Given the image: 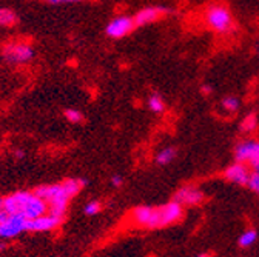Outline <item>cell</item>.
Returning <instances> with one entry per match:
<instances>
[{
	"mask_svg": "<svg viewBox=\"0 0 259 257\" xmlns=\"http://www.w3.org/2000/svg\"><path fill=\"white\" fill-rule=\"evenodd\" d=\"M83 2V0H60V4H79Z\"/></svg>",
	"mask_w": 259,
	"mask_h": 257,
	"instance_id": "obj_24",
	"label": "cell"
},
{
	"mask_svg": "<svg viewBox=\"0 0 259 257\" xmlns=\"http://www.w3.org/2000/svg\"><path fill=\"white\" fill-rule=\"evenodd\" d=\"M250 168L247 164H242V162H235L233 165L227 167V170L224 171V177L232 182V183H236V185H242V186H247L248 183V179H250Z\"/></svg>",
	"mask_w": 259,
	"mask_h": 257,
	"instance_id": "obj_11",
	"label": "cell"
},
{
	"mask_svg": "<svg viewBox=\"0 0 259 257\" xmlns=\"http://www.w3.org/2000/svg\"><path fill=\"white\" fill-rule=\"evenodd\" d=\"M85 183L83 179H65L59 183L37 186L34 192L48 203L50 213L65 217L70 200L79 194Z\"/></svg>",
	"mask_w": 259,
	"mask_h": 257,
	"instance_id": "obj_2",
	"label": "cell"
},
{
	"mask_svg": "<svg viewBox=\"0 0 259 257\" xmlns=\"http://www.w3.org/2000/svg\"><path fill=\"white\" fill-rule=\"evenodd\" d=\"M176 156H178V151H176V148H173V146H167V148H164V149H160L157 154H156V164L157 165H168V164H171L173 160L176 159Z\"/></svg>",
	"mask_w": 259,
	"mask_h": 257,
	"instance_id": "obj_14",
	"label": "cell"
},
{
	"mask_svg": "<svg viewBox=\"0 0 259 257\" xmlns=\"http://www.w3.org/2000/svg\"><path fill=\"white\" fill-rule=\"evenodd\" d=\"M47 4H51V5H56V4H60V0H44Z\"/></svg>",
	"mask_w": 259,
	"mask_h": 257,
	"instance_id": "obj_26",
	"label": "cell"
},
{
	"mask_svg": "<svg viewBox=\"0 0 259 257\" xmlns=\"http://www.w3.org/2000/svg\"><path fill=\"white\" fill-rule=\"evenodd\" d=\"M256 240H257V233H256L254 230H245V231L239 236L238 243H239V246H242V248H250V246H253V245L256 243Z\"/></svg>",
	"mask_w": 259,
	"mask_h": 257,
	"instance_id": "obj_16",
	"label": "cell"
},
{
	"mask_svg": "<svg viewBox=\"0 0 259 257\" xmlns=\"http://www.w3.org/2000/svg\"><path fill=\"white\" fill-rule=\"evenodd\" d=\"M184 217V207L171 200L160 207H138L130 213L133 225L145 230L165 228L178 223Z\"/></svg>",
	"mask_w": 259,
	"mask_h": 257,
	"instance_id": "obj_1",
	"label": "cell"
},
{
	"mask_svg": "<svg viewBox=\"0 0 259 257\" xmlns=\"http://www.w3.org/2000/svg\"><path fill=\"white\" fill-rule=\"evenodd\" d=\"M167 13H168V10L165 7H147V8L141 10L139 13H136V16L133 19H135L136 28H138V26H145L148 23H153V22L159 20L162 16H165Z\"/></svg>",
	"mask_w": 259,
	"mask_h": 257,
	"instance_id": "obj_12",
	"label": "cell"
},
{
	"mask_svg": "<svg viewBox=\"0 0 259 257\" xmlns=\"http://www.w3.org/2000/svg\"><path fill=\"white\" fill-rule=\"evenodd\" d=\"M198 257H211V255H208V254H199Z\"/></svg>",
	"mask_w": 259,
	"mask_h": 257,
	"instance_id": "obj_27",
	"label": "cell"
},
{
	"mask_svg": "<svg viewBox=\"0 0 259 257\" xmlns=\"http://www.w3.org/2000/svg\"><path fill=\"white\" fill-rule=\"evenodd\" d=\"M236 162L247 164L253 173H259V142L257 140H244L235 148Z\"/></svg>",
	"mask_w": 259,
	"mask_h": 257,
	"instance_id": "obj_6",
	"label": "cell"
},
{
	"mask_svg": "<svg viewBox=\"0 0 259 257\" xmlns=\"http://www.w3.org/2000/svg\"><path fill=\"white\" fill-rule=\"evenodd\" d=\"M204 199H205L204 192L198 186H193V185L179 188L173 196V200L178 202L181 207H196V205H201Z\"/></svg>",
	"mask_w": 259,
	"mask_h": 257,
	"instance_id": "obj_10",
	"label": "cell"
},
{
	"mask_svg": "<svg viewBox=\"0 0 259 257\" xmlns=\"http://www.w3.org/2000/svg\"><path fill=\"white\" fill-rule=\"evenodd\" d=\"M247 186L254 192V194H259V173H253L251 171Z\"/></svg>",
	"mask_w": 259,
	"mask_h": 257,
	"instance_id": "obj_21",
	"label": "cell"
},
{
	"mask_svg": "<svg viewBox=\"0 0 259 257\" xmlns=\"http://www.w3.org/2000/svg\"><path fill=\"white\" fill-rule=\"evenodd\" d=\"M222 107H224V110H227V111L235 113V111L239 108V99L235 97V95H229V97H225V99L222 100Z\"/></svg>",
	"mask_w": 259,
	"mask_h": 257,
	"instance_id": "obj_18",
	"label": "cell"
},
{
	"mask_svg": "<svg viewBox=\"0 0 259 257\" xmlns=\"http://www.w3.org/2000/svg\"><path fill=\"white\" fill-rule=\"evenodd\" d=\"M63 222L62 216L47 213L44 216H39L36 219L26 220V231L28 233H45V231H53L57 227H60V223Z\"/></svg>",
	"mask_w": 259,
	"mask_h": 257,
	"instance_id": "obj_8",
	"label": "cell"
},
{
	"mask_svg": "<svg viewBox=\"0 0 259 257\" xmlns=\"http://www.w3.org/2000/svg\"><path fill=\"white\" fill-rule=\"evenodd\" d=\"M63 116H65V119H67V120H68L70 123H73V125H79V123H82V122L85 120L83 114H82L79 110H74V108L65 110Z\"/></svg>",
	"mask_w": 259,
	"mask_h": 257,
	"instance_id": "obj_17",
	"label": "cell"
},
{
	"mask_svg": "<svg viewBox=\"0 0 259 257\" xmlns=\"http://www.w3.org/2000/svg\"><path fill=\"white\" fill-rule=\"evenodd\" d=\"M205 22L213 31L221 33V34L230 33L233 29V16L229 8L221 4H214L207 8Z\"/></svg>",
	"mask_w": 259,
	"mask_h": 257,
	"instance_id": "obj_4",
	"label": "cell"
},
{
	"mask_svg": "<svg viewBox=\"0 0 259 257\" xmlns=\"http://www.w3.org/2000/svg\"><path fill=\"white\" fill-rule=\"evenodd\" d=\"M19 22L16 11L10 8H0V28H13Z\"/></svg>",
	"mask_w": 259,
	"mask_h": 257,
	"instance_id": "obj_13",
	"label": "cell"
},
{
	"mask_svg": "<svg viewBox=\"0 0 259 257\" xmlns=\"http://www.w3.org/2000/svg\"><path fill=\"white\" fill-rule=\"evenodd\" d=\"M256 117L251 114V116H247L244 120H242V123H241V130L244 131V133H250V131H253L254 128H256Z\"/></svg>",
	"mask_w": 259,
	"mask_h": 257,
	"instance_id": "obj_20",
	"label": "cell"
},
{
	"mask_svg": "<svg viewBox=\"0 0 259 257\" xmlns=\"http://www.w3.org/2000/svg\"><path fill=\"white\" fill-rule=\"evenodd\" d=\"M148 108L151 113H156V114H160L162 111L165 110V104H164V99H162V95L157 94V92H153L150 97H148Z\"/></svg>",
	"mask_w": 259,
	"mask_h": 257,
	"instance_id": "obj_15",
	"label": "cell"
},
{
	"mask_svg": "<svg viewBox=\"0 0 259 257\" xmlns=\"http://www.w3.org/2000/svg\"><path fill=\"white\" fill-rule=\"evenodd\" d=\"M101 210H102V203L97 202V200H91L83 207V213L87 216H96V214L101 213Z\"/></svg>",
	"mask_w": 259,
	"mask_h": 257,
	"instance_id": "obj_19",
	"label": "cell"
},
{
	"mask_svg": "<svg viewBox=\"0 0 259 257\" xmlns=\"http://www.w3.org/2000/svg\"><path fill=\"white\" fill-rule=\"evenodd\" d=\"M111 185H113V186H116V188H119V186H122V185H123V179H122L120 176H117V174H116V176H113V177H111Z\"/></svg>",
	"mask_w": 259,
	"mask_h": 257,
	"instance_id": "obj_22",
	"label": "cell"
},
{
	"mask_svg": "<svg viewBox=\"0 0 259 257\" xmlns=\"http://www.w3.org/2000/svg\"><path fill=\"white\" fill-rule=\"evenodd\" d=\"M26 231V219L19 214H11L4 208V197H0V239L8 240Z\"/></svg>",
	"mask_w": 259,
	"mask_h": 257,
	"instance_id": "obj_3",
	"label": "cell"
},
{
	"mask_svg": "<svg viewBox=\"0 0 259 257\" xmlns=\"http://www.w3.org/2000/svg\"><path fill=\"white\" fill-rule=\"evenodd\" d=\"M34 191H16L4 197V208L11 214H19L25 217L26 208L32 199Z\"/></svg>",
	"mask_w": 259,
	"mask_h": 257,
	"instance_id": "obj_7",
	"label": "cell"
},
{
	"mask_svg": "<svg viewBox=\"0 0 259 257\" xmlns=\"http://www.w3.org/2000/svg\"><path fill=\"white\" fill-rule=\"evenodd\" d=\"M135 28H136V23H135L133 17L119 16V17H114L111 22H108V25L105 28V33L111 39H122L132 33Z\"/></svg>",
	"mask_w": 259,
	"mask_h": 257,
	"instance_id": "obj_9",
	"label": "cell"
},
{
	"mask_svg": "<svg viewBox=\"0 0 259 257\" xmlns=\"http://www.w3.org/2000/svg\"><path fill=\"white\" fill-rule=\"evenodd\" d=\"M5 248H7V243L4 242V239H0V252H2Z\"/></svg>",
	"mask_w": 259,
	"mask_h": 257,
	"instance_id": "obj_25",
	"label": "cell"
},
{
	"mask_svg": "<svg viewBox=\"0 0 259 257\" xmlns=\"http://www.w3.org/2000/svg\"><path fill=\"white\" fill-rule=\"evenodd\" d=\"M2 56L11 65H26L36 57V51L28 42H10L2 48Z\"/></svg>",
	"mask_w": 259,
	"mask_h": 257,
	"instance_id": "obj_5",
	"label": "cell"
},
{
	"mask_svg": "<svg viewBox=\"0 0 259 257\" xmlns=\"http://www.w3.org/2000/svg\"><path fill=\"white\" fill-rule=\"evenodd\" d=\"M14 157H16L17 160H20V159L25 157V152H23L22 149H16V151H14Z\"/></svg>",
	"mask_w": 259,
	"mask_h": 257,
	"instance_id": "obj_23",
	"label": "cell"
}]
</instances>
